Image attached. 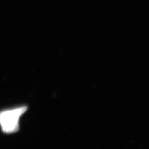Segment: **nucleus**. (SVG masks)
<instances>
[{"mask_svg": "<svg viewBox=\"0 0 149 149\" xmlns=\"http://www.w3.org/2000/svg\"><path fill=\"white\" fill-rule=\"evenodd\" d=\"M28 107L22 106L3 110L0 112V127L7 134L17 133L19 130V121L22 116L27 112Z\"/></svg>", "mask_w": 149, "mask_h": 149, "instance_id": "obj_1", "label": "nucleus"}]
</instances>
